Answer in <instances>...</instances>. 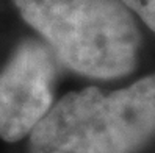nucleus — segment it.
Wrapping results in <instances>:
<instances>
[{
  "mask_svg": "<svg viewBox=\"0 0 155 153\" xmlns=\"http://www.w3.org/2000/svg\"><path fill=\"white\" fill-rule=\"evenodd\" d=\"M155 33V0H121Z\"/></svg>",
  "mask_w": 155,
  "mask_h": 153,
  "instance_id": "nucleus-4",
  "label": "nucleus"
},
{
  "mask_svg": "<svg viewBox=\"0 0 155 153\" xmlns=\"http://www.w3.org/2000/svg\"><path fill=\"white\" fill-rule=\"evenodd\" d=\"M155 136V74L104 92H68L30 133L31 153H133Z\"/></svg>",
  "mask_w": 155,
  "mask_h": 153,
  "instance_id": "nucleus-1",
  "label": "nucleus"
},
{
  "mask_svg": "<svg viewBox=\"0 0 155 153\" xmlns=\"http://www.w3.org/2000/svg\"><path fill=\"white\" fill-rule=\"evenodd\" d=\"M21 17L38 31L72 72L97 80L132 74L141 34L121 0H13Z\"/></svg>",
  "mask_w": 155,
  "mask_h": 153,
  "instance_id": "nucleus-2",
  "label": "nucleus"
},
{
  "mask_svg": "<svg viewBox=\"0 0 155 153\" xmlns=\"http://www.w3.org/2000/svg\"><path fill=\"white\" fill-rule=\"evenodd\" d=\"M55 62L41 42L27 39L0 70V138L16 142L30 134L53 106Z\"/></svg>",
  "mask_w": 155,
  "mask_h": 153,
  "instance_id": "nucleus-3",
  "label": "nucleus"
}]
</instances>
